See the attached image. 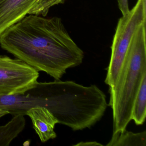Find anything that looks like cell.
Wrapping results in <instances>:
<instances>
[{"label":"cell","instance_id":"cell-1","mask_svg":"<svg viewBox=\"0 0 146 146\" xmlns=\"http://www.w3.org/2000/svg\"><path fill=\"white\" fill-rule=\"evenodd\" d=\"M0 46L55 80H60L67 69L81 64L84 58L58 17L29 14L1 34Z\"/></svg>","mask_w":146,"mask_h":146},{"label":"cell","instance_id":"cell-2","mask_svg":"<svg viewBox=\"0 0 146 146\" xmlns=\"http://www.w3.org/2000/svg\"><path fill=\"white\" fill-rule=\"evenodd\" d=\"M146 23L135 31L115 84L109 87L113 133L126 129L137 94L146 76Z\"/></svg>","mask_w":146,"mask_h":146},{"label":"cell","instance_id":"cell-3","mask_svg":"<svg viewBox=\"0 0 146 146\" xmlns=\"http://www.w3.org/2000/svg\"><path fill=\"white\" fill-rule=\"evenodd\" d=\"M146 23V0H137L129 11L119 19L111 47L110 63L105 80L111 87L115 84L126 57L133 35L141 24Z\"/></svg>","mask_w":146,"mask_h":146},{"label":"cell","instance_id":"cell-4","mask_svg":"<svg viewBox=\"0 0 146 146\" xmlns=\"http://www.w3.org/2000/svg\"><path fill=\"white\" fill-rule=\"evenodd\" d=\"M39 71L18 58L0 55V96L25 93L38 83Z\"/></svg>","mask_w":146,"mask_h":146},{"label":"cell","instance_id":"cell-5","mask_svg":"<svg viewBox=\"0 0 146 146\" xmlns=\"http://www.w3.org/2000/svg\"><path fill=\"white\" fill-rule=\"evenodd\" d=\"M39 0H0V36L29 14Z\"/></svg>","mask_w":146,"mask_h":146},{"label":"cell","instance_id":"cell-6","mask_svg":"<svg viewBox=\"0 0 146 146\" xmlns=\"http://www.w3.org/2000/svg\"><path fill=\"white\" fill-rule=\"evenodd\" d=\"M31 119L33 127L39 137L41 141L45 143L56 138L54 131L58 119L46 108L36 106L30 108L26 113Z\"/></svg>","mask_w":146,"mask_h":146},{"label":"cell","instance_id":"cell-7","mask_svg":"<svg viewBox=\"0 0 146 146\" xmlns=\"http://www.w3.org/2000/svg\"><path fill=\"white\" fill-rule=\"evenodd\" d=\"M25 119L24 116H13L8 123L0 126V146H9L25 128Z\"/></svg>","mask_w":146,"mask_h":146},{"label":"cell","instance_id":"cell-8","mask_svg":"<svg viewBox=\"0 0 146 146\" xmlns=\"http://www.w3.org/2000/svg\"><path fill=\"white\" fill-rule=\"evenodd\" d=\"M107 146H146V131L134 133L126 129L113 133Z\"/></svg>","mask_w":146,"mask_h":146},{"label":"cell","instance_id":"cell-9","mask_svg":"<svg viewBox=\"0 0 146 146\" xmlns=\"http://www.w3.org/2000/svg\"><path fill=\"white\" fill-rule=\"evenodd\" d=\"M146 117V76L141 84L133 104L131 120L137 125L143 124Z\"/></svg>","mask_w":146,"mask_h":146},{"label":"cell","instance_id":"cell-10","mask_svg":"<svg viewBox=\"0 0 146 146\" xmlns=\"http://www.w3.org/2000/svg\"><path fill=\"white\" fill-rule=\"evenodd\" d=\"M65 0H39L29 14H35L45 17L50 8L59 4H63Z\"/></svg>","mask_w":146,"mask_h":146},{"label":"cell","instance_id":"cell-11","mask_svg":"<svg viewBox=\"0 0 146 146\" xmlns=\"http://www.w3.org/2000/svg\"><path fill=\"white\" fill-rule=\"evenodd\" d=\"M117 1L119 8L122 15H125L129 11L128 0H117Z\"/></svg>","mask_w":146,"mask_h":146},{"label":"cell","instance_id":"cell-12","mask_svg":"<svg viewBox=\"0 0 146 146\" xmlns=\"http://www.w3.org/2000/svg\"><path fill=\"white\" fill-rule=\"evenodd\" d=\"M75 146H103L102 144L99 143L96 141L85 142L79 143H78L75 145Z\"/></svg>","mask_w":146,"mask_h":146},{"label":"cell","instance_id":"cell-13","mask_svg":"<svg viewBox=\"0 0 146 146\" xmlns=\"http://www.w3.org/2000/svg\"><path fill=\"white\" fill-rule=\"evenodd\" d=\"M8 114H9V113L7 111L0 109V118L3 117V116Z\"/></svg>","mask_w":146,"mask_h":146}]
</instances>
